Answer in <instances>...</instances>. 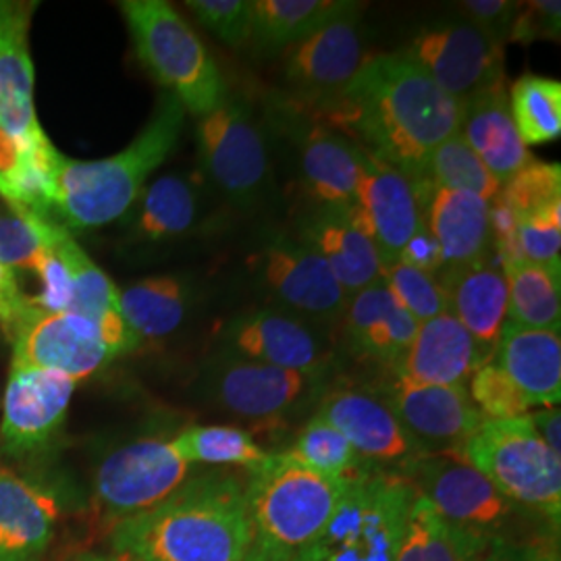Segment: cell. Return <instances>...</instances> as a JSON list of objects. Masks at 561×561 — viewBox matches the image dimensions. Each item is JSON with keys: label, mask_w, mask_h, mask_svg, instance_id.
<instances>
[{"label": "cell", "mask_w": 561, "mask_h": 561, "mask_svg": "<svg viewBox=\"0 0 561 561\" xmlns=\"http://www.w3.org/2000/svg\"><path fill=\"white\" fill-rule=\"evenodd\" d=\"M463 106L401 53L370 55L358 76L317 113L324 127L347 134L364 152L391 164L414 183L422 202L426 162L458 134Z\"/></svg>", "instance_id": "obj_1"}, {"label": "cell", "mask_w": 561, "mask_h": 561, "mask_svg": "<svg viewBox=\"0 0 561 561\" xmlns=\"http://www.w3.org/2000/svg\"><path fill=\"white\" fill-rule=\"evenodd\" d=\"M113 553L140 561H243L254 542L245 479L190 477L167 500L111 530Z\"/></svg>", "instance_id": "obj_2"}, {"label": "cell", "mask_w": 561, "mask_h": 561, "mask_svg": "<svg viewBox=\"0 0 561 561\" xmlns=\"http://www.w3.org/2000/svg\"><path fill=\"white\" fill-rule=\"evenodd\" d=\"M185 108L164 92L152 117L127 148L101 161H73L60 154L53 208L69 229H96L125 217L148 178L175 150L185 125Z\"/></svg>", "instance_id": "obj_3"}, {"label": "cell", "mask_w": 561, "mask_h": 561, "mask_svg": "<svg viewBox=\"0 0 561 561\" xmlns=\"http://www.w3.org/2000/svg\"><path fill=\"white\" fill-rule=\"evenodd\" d=\"M129 36L141 65L198 119L227 99L221 69L194 27L164 0H123Z\"/></svg>", "instance_id": "obj_4"}, {"label": "cell", "mask_w": 561, "mask_h": 561, "mask_svg": "<svg viewBox=\"0 0 561 561\" xmlns=\"http://www.w3.org/2000/svg\"><path fill=\"white\" fill-rule=\"evenodd\" d=\"M350 482L322 477L287 451L268 454L245 479L254 541L298 556L333 516Z\"/></svg>", "instance_id": "obj_5"}, {"label": "cell", "mask_w": 561, "mask_h": 561, "mask_svg": "<svg viewBox=\"0 0 561 561\" xmlns=\"http://www.w3.org/2000/svg\"><path fill=\"white\" fill-rule=\"evenodd\" d=\"M416 489L401 474H362L347 484L337 510L298 561H398Z\"/></svg>", "instance_id": "obj_6"}, {"label": "cell", "mask_w": 561, "mask_h": 561, "mask_svg": "<svg viewBox=\"0 0 561 561\" xmlns=\"http://www.w3.org/2000/svg\"><path fill=\"white\" fill-rule=\"evenodd\" d=\"M470 461L516 507L537 514L560 530L561 456L553 454L528 414L510 421H484L463 445Z\"/></svg>", "instance_id": "obj_7"}, {"label": "cell", "mask_w": 561, "mask_h": 561, "mask_svg": "<svg viewBox=\"0 0 561 561\" xmlns=\"http://www.w3.org/2000/svg\"><path fill=\"white\" fill-rule=\"evenodd\" d=\"M198 152L204 173L240 206L261 201L268 181V152L261 127L240 99H227L198 119Z\"/></svg>", "instance_id": "obj_8"}, {"label": "cell", "mask_w": 561, "mask_h": 561, "mask_svg": "<svg viewBox=\"0 0 561 561\" xmlns=\"http://www.w3.org/2000/svg\"><path fill=\"white\" fill-rule=\"evenodd\" d=\"M192 474L173 439L144 437L113 449L94 474L96 503L115 524L154 507Z\"/></svg>", "instance_id": "obj_9"}, {"label": "cell", "mask_w": 561, "mask_h": 561, "mask_svg": "<svg viewBox=\"0 0 561 561\" xmlns=\"http://www.w3.org/2000/svg\"><path fill=\"white\" fill-rule=\"evenodd\" d=\"M400 53L461 106L505 81V46L468 21L433 23Z\"/></svg>", "instance_id": "obj_10"}, {"label": "cell", "mask_w": 561, "mask_h": 561, "mask_svg": "<svg viewBox=\"0 0 561 561\" xmlns=\"http://www.w3.org/2000/svg\"><path fill=\"white\" fill-rule=\"evenodd\" d=\"M443 518L481 537H500L516 505L461 456H424L403 474Z\"/></svg>", "instance_id": "obj_11"}, {"label": "cell", "mask_w": 561, "mask_h": 561, "mask_svg": "<svg viewBox=\"0 0 561 561\" xmlns=\"http://www.w3.org/2000/svg\"><path fill=\"white\" fill-rule=\"evenodd\" d=\"M9 340L13 364L57 370L76 382L117 358L94 322L73 312H44L32 300Z\"/></svg>", "instance_id": "obj_12"}, {"label": "cell", "mask_w": 561, "mask_h": 561, "mask_svg": "<svg viewBox=\"0 0 561 561\" xmlns=\"http://www.w3.org/2000/svg\"><path fill=\"white\" fill-rule=\"evenodd\" d=\"M379 393L424 456H461L486 421L466 385H416L393 377Z\"/></svg>", "instance_id": "obj_13"}, {"label": "cell", "mask_w": 561, "mask_h": 561, "mask_svg": "<svg viewBox=\"0 0 561 561\" xmlns=\"http://www.w3.org/2000/svg\"><path fill=\"white\" fill-rule=\"evenodd\" d=\"M76 381L57 370L11 364L0 424V449L21 458L38 454L57 437Z\"/></svg>", "instance_id": "obj_14"}, {"label": "cell", "mask_w": 561, "mask_h": 561, "mask_svg": "<svg viewBox=\"0 0 561 561\" xmlns=\"http://www.w3.org/2000/svg\"><path fill=\"white\" fill-rule=\"evenodd\" d=\"M368 57L358 13H354L289 46L283 78L304 104L319 113L358 76Z\"/></svg>", "instance_id": "obj_15"}, {"label": "cell", "mask_w": 561, "mask_h": 561, "mask_svg": "<svg viewBox=\"0 0 561 561\" xmlns=\"http://www.w3.org/2000/svg\"><path fill=\"white\" fill-rule=\"evenodd\" d=\"M319 416L335 426L362 460L377 470L403 474L414 461L424 458L379 391L360 387L333 389L322 398Z\"/></svg>", "instance_id": "obj_16"}, {"label": "cell", "mask_w": 561, "mask_h": 561, "mask_svg": "<svg viewBox=\"0 0 561 561\" xmlns=\"http://www.w3.org/2000/svg\"><path fill=\"white\" fill-rule=\"evenodd\" d=\"M254 262L266 291L285 312L304 321L329 322L343 317L347 294L327 262L304 241H271Z\"/></svg>", "instance_id": "obj_17"}, {"label": "cell", "mask_w": 561, "mask_h": 561, "mask_svg": "<svg viewBox=\"0 0 561 561\" xmlns=\"http://www.w3.org/2000/svg\"><path fill=\"white\" fill-rule=\"evenodd\" d=\"M314 377L298 370L219 354L206 370V393L222 410L252 421L275 419L298 405L314 387Z\"/></svg>", "instance_id": "obj_18"}, {"label": "cell", "mask_w": 561, "mask_h": 561, "mask_svg": "<svg viewBox=\"0 0 561 561\" xmlns=\"http://www.w3.org/2000/svg\"><path fill=\"white\" fill-rule=\"evenodd\" d=\"M356 206L362 227L379 250L382 268L400 259L405 243L424 225V202L414 183L364 150Z\"/></svg>", "instance_id": "obj_19"}, {"label": "cell", "mask_w": 561, "mask_h": 561, "mask_svg": "<svg viewBox=\"0 0 561 561\" xmlns=\"http://www.w3.org/2000/svg\"><path fill=\"white\" fill-rule=\"evenodd\" d=\"M225 352L248 360L298 370L319 379L327 352L310 324L285 310L264 308L236 317L222 331Z\"/></svg>", "instance_id": "obj_20"}, {"label": "cell", "mask_w": 561, "mask_h": 561, "mask_svg": "<svg viewBox=\"0 0 561 561\" xmlns=\"http://www.w3.org/2000/svg\"><path fill=\"white\" fill-rule=\"evenodd\" d=\"M34 7L32 2H0V129L18 150L46 136L34 104V65L27 42Z\"/></svg>", "instance_id": "obj_21"}, {"label": "cell", "mask_w": 561, "mask_h": 561, "mask_svg": "<svg viewBox=\"0 0 561 561\" xmlns=\"http://www.w3.org/2000/svg\"><path fill=\"white\" fill-rule=\"evenodd\" d=\"M491 354L449 312L419 324L408 350L391 364L393 377L416 385H466Z\"/></svg>", "instance_id": "obj_22"}, {"label": "cell", "mask_w": 561, "mask_h": 561, "mask_svg": "<svg viewBox=\"0 0 561 561\" xmlns=\"http://www.w3.org/2000/svg\"><path fill=\"white\" fill-rule=\"evenodd\" d=\"M304 243L327 262L347 298L381 280V256L362 227L356 204L321 208L306 222Z\"/></svg>", "instance_id": "obj_23"}, {"label": "cell", "mask_w": 561, "mask_h": 561, "mask_svg": "<svg viewBox=\"0 0 561 561\" xmlns=\"http://www.w3.org/2000/svg\"><path fill=\"white\" fill-rule=\"evenodd\" d=\"M447 312L479 341L491 358L507 321V280L489 259L449 264L439 271Z\"/></svg>", "instance_id": "obj_24"}, {"label": "cell", "mask_w": 561, "mask_h": 561, "mask_svg": "<svg viewBox=\"0 0 561 561\" xmlns=\"http://www.w3.org/2000/svg\"><path fill=\"white\" fill-rule=\"evenodd\" d=\"M57 528V503L0 466V561H44Z\"/></svg>", "instance_id": "obj_25"}, {"label": "cell", "mask_w": 561, "mask_h": 561, "mask_svg": "<svg viewBox=\"0 0 561 561\" xmlns=\"http://www.w3.org/2000/svg\"><path fill=\"white\" fill-rule=\"evenodd\" d=\"M491 362L518 385L533 405L558 408L561 398V337L551 329L505 321Z\"/></svg>", "instance_id": "obj_26"}, {"label": "cell", "mask_w": 561, "mask_h": 561, "mask_svg": "<svg viewBox=\"0 0 561 561\" xmlns=\"http://www.w3.org/2000/svg\"><path fill=\"white\" fill-rule=\"evenodd\" d=\"M424 227L442 245L445 266L484 261L493 248L491 202L474 194L431 185L424 198Z\"/></svg>", "instance_id": "obj_27"}, {"label": "cell", "mask_w": 561, "mask_h": 561, "mask_svg": "<svg viewBox=\"0 0 561 561\" xmlns=\"http://www.w3.org/2000/svg\"><path fill=\"white\" fill-rule=\"evenodd\" d=\"M460 131L502 185L535 161L512 119L505 81L463 104Z\"/></svg>", "instance_id": "obj_28"}, {"label": "cell", "mask_w": 561, "mask_h": 561, "mask_svg": "<svg viewBox=\"0 0 561 561\" xmlns=\"http://www.w3.org/2000/svg\"><path fill=\"white\" fill-rule=\"evenodd\" d=\"M53 245L67 264L73 285L67 312L80 314L94 322L115 356L138 347L140 341L136 340L121 314L119 289L115 287V283L81 250L78 241L71 238L65 227H60Z\"/></svg>", "instance_id": "obj_29"}, {"label": "cell", "mask_w": 561, "mask_h": 561, "mask_svg": "<svg viewBox=\"0 0 561 561\" xmlns=\"http://www.w3.org/2000/svg\"><path fill=\"white\" fill-rule=\"evenodd\" d=\"M419 322L408 314L382 279L358 291L343 310L345 340L366 358L393 364L414 340Z\"/></svg>", "instance_id": "obj_30"}, {"label": "cell", "mask_w": 561, "mask_h": 561, "mask_svg": "<svg viewBox=\"0 0 561 561\" xmlns=\"http://www.w3.org/2000/svg\"><path fill=\"white\" fill-rule=\"evenodd\" d=\"M301 180L322 208L352 206L358 201L362 148L337 131L314 125L301 138Z\"/></svg>", "instance_id": "obj_31"}, {"label": "cell", "mask_w": 561, "mask_h": 561, "mask_svg": "<svg viewBox=\"0 0 561 561\" xmlns=\"http://www.w3.org/2000/svg\"><path fill=\"white\" fill-rule=\"evenodd\" d=\"M202 210L201 183L169 173L146 185L127 215L138 240L171 241L190 236L201 225Z\"/></svg>", "instance_id": "obj_32"}, {"label": "cell", "mask_w": 561, "mask_h": 561, "mask_svg": "<svg viewBox=\"0 0 561 561\" xmlns=\"http://www.w3.org/2000/svg\"><path fill=\"white\" fill-rule=\"evenodd\" d=\"M252 41L264 50H283L306 41L333 21L360 13L352 0H252Z\"/></svg>", "instance_id": "obj_33"}, {"label": "cell", "mask_w": 561, "mask_h": 561, "mask_svg": "<svg viewBox=\"0 0 561 561\" xmlns=\"http://www.w3.org/2000/svg\"><path fill=\"white\" fill-rule=\"evenodd\" d=\"M190 294L187 283L173 275L136 280L119 291L121 314L136 340H162L180 329Z\"/></svg>", "instance_id": "obj_34"}, {"label": "cell", "mask_w": 561, "mask_h": 561, "mask_svg": "<svg viewBox=\"0 0 561 561\" xmlns=\"http://www.w3.org/2000/svg\"><path fill=\"white\" fill-rule=\"evenodd\" d=\"M507 280V322L560 331L561 268L551 264L502 262Z\"/></svg>", "instance_id": "obj_35"}, {"label": "cell", "mask_w": 561, "mask_h": 561, "mask_svg": "<svg viewBox=\"0 0 561 561\" xmlns=\"http://www.w3.org/2000/svg\"><path fill=\"white\" fill-rule=\"evenodd\" d=\"M486 542V537L445 520L433 503L416 493L398 561H474Z\"/></svg>", "instance_id": "obj_36"}, {"label": "cell", "mask_w": 561, "mask_h": 561, "mask_svg": "<svg viewBox=\"0 0 561 561\" xmlns=\"http://www.w3.org/2000/svg\"><path fill=\"white\" fill-rule=\"evenodd\" d=\"M510 113L522 144L541 146L561 136V83L541 76H524L510 90Z\"/></svg>", "instance_id": "obj_37"}, {"label": "cell", "mask_w": 561, "mask_h": 561, "mask_svg": "<svg viewBox=\"0 0 561 561\" xmlns=\"http://www.w3.org/2000/svg\"><path fill=\"white\" fill-rule=\"evenodd\" d=\"M287 454L322 477L337 481H356L362 474L377 470L362 460L352 443L319 414L306 422Z\"/></svg>", "instance_id": "obj_38"}, {"label": "cell", "mask_w": 561, "mask_h": 561, "mask_svg": "<svg viewBox=\"0 0 561 561\" xmlns=\"http://www.w3.org/2000/svg\"><path fill=\"white\" fill-rule=\"evenodd\" d=\"M181 460L208 466L254 468L266 460V451L250 433L238 426H187L173 439Z\"/></svg>", "instance_id": "obj_39"}, {"label": "cell", "mask_w": 561, "mask_h": 561, "mask_svg": "<svg viewBox=\"0 0 561 561\" xmlns=\"http://www.w3.org/2000/svg\"><path fill=\"white\" fill-rule=\"evenodd\" d=\"M426 185L474 194L489 202L502 190V183L482 164L461 131L442 141L428 157Z\"/></svg>", "instance_id": "obj_40"}, {"label": "cell", "mask_w": 561, "mask_h": 561, "mask_svg": "<svg viewBox=\"0 0 561 561\" xmlns=\"http://www.w3.org/2000/svg\"><path fill=\"white\" fill-rule=\"evenodd\" d=\"M60 227V222L25 208H11L0 215V264L11 271H36Z\"/></svg>", "instance_id": "obj_41"}, {"label": "cell", "mask_w": 561, "mask_h": 561, "mask_svg": "<svg viewBox=\"0 0 561 561\" xmlns=\"http://www.w3.org/2000/svg\"><path fill=\"white\" fill-rule=\"evenodd\" d=\"M497 201L516 219L539 217L561 210V167L558 162L533 161L502 185Z\"/></svg>", "instance_id": "obj_42"}, {"label": "cell", "mask_w": 561, "mask_h": 561, "mask_svg": "<svg viewBox=\"0 0 561 561\" xmlns=\"http://www.w3.org/2000/svg\"><path fill=\"white\" fill-rule=\"evenodd\" d=\"M381 279L396 301L419 324L447 312L445 294L433 273L421 271L408 262L396 261L382 268Z\"/></svg>", "instance_id": "obj_43"}, {"label": "cell", "mask_w": 561, "mask_h": 561, "mask_svg": "<svg viewBox=\"0 0 561 561\" xmlns=\"http://www.w3.org/2000/svg\"><path fill=\"white\" fill-rule=\"evenodd\" d=\"M468 393L486 421L520 419L530 414V408H535L518 389V385L493 362L474 370Z\"/></svg>", "instance_id": "obj_44"}, {"label": "cell", "mask_w": 561, "mask_h": 561, "mask_svg": "<svg viewBox=\"0 0 561 561\" xmlns=\"http://www.w3.org/2000/svg\"><path fill=\"white\" fill-rule=\"evenodd\" d=\"M185 4L227 46L240 48L252 41V0H190Z\"/></svg>", "instance_id": "obj_45"}, {"label": "cell", "mask_w": 561, "mask_h": 561, "mask_svg": "<svg viewBox=\"0 0 561 561\" xmlns=\"http://www.w3.org/2000/svg\"><path fill=\"white\" fill-rule=\"evenodd\" d=\"M518 261L560 266L561 210L516 219Z\"/></svg>", "instance_id": "obj_46"}, {"label": "cell", "mask_w": 561, "mask_h": 561, "mask_svg": "<svg viewBox=\"0 0 561 561\" xmlns=\"http://www.w3.org/2000/svg\"><path fill=\"white\" fill-rule=\"evenodd\" d=\"M561 2L560 0H533L520 2L518 13L512 21L507 42L530 44V42L560 41Z\"/></svg>", "instance_id": "obj_47"}, {"label": "cell", "mask_w": 561, "mask_h": 561, "mask_svg": "<svg viewBox=\"0 0 561 561\" xmlns=\"http://www.w3.org/2000/svg\"><path fill=\"white\" fill-rule=\"evenodd\" d=\"M36 273L41 277L42 289L38 296L30 298L32 304L44 312H53V314L67 312L69 304H71L73 285H71L69 268H67L65 261L60 259L59 252L55 250V245L44 254Z\"/></svg>", "instance_id": "obj_48"}, {"label": "cell", "mask_w": 561, "mask_h": 561, "mask_svg": "<svg viewBox=\"0 0 561 561\" xmlns=\"http://www.w3.org/2000/svg\"><path fill=\"white\" fill-rule=\"evenodd\" d=\"M518 7L520 2L514 0H463L458 4V13L460 20L474 25L486 38L505 46Z\"/></svg>", "instance_id": "obj_49"}, {"label": "cell", "mask_w": 561, "mask_h": 561, "mask_svg": "<svg viewBox=\"0 0 561 561\" xmlns=\"http://www.w3.org/2000/svg\"><path fill=\"white\" fill-rule=\"evenodd\" d=\"M27 306H30V296L21 291L15 271L0 264V329L4 331L7 337H11L13 329L18 327Z\"/></svg>", "instance_id": "obj_50"}, {"label": "cell", "mask_w": 561, "mask_h": 561, "mask_svg": "<svg viewBox=\"0 0 561 561\" xmlns=\"http://www.w3.org/2000/svg\"><path fill=\"white\" fill-rule=\"evenodd\" d=\"M398 261L408 262V264L426 271V273H433V275H437L445 266L442 245L431 236V231L424 225L405 243Z\"/></svg>", "instance_id": "obj_51"}, {"label": "cell", "mask_w": 561, "mask_h": 561, "mask_svg": "<svg viewBox=\"0 0 561 561\" xmlns=\"http://www.w3.org/2000/svg\"><path fill=\"white\" fill-rule=\"evenodd\" d=\"M528 421L537 435L541 437L542 443L561 456V414L560 408H545L541 412L528 414Z\"/></svg>", "instance_id": "obj_52"}, {"label": "cell", "mask_w": 561, "mask_h": 561, "mask_svg": "<svg viewBox=\"0 0 561 561\" xmlns=\"http://www.w3.org/2000/svg\"><path fill=\"white\" fill-rule=\"evenodd\" d=\"M526 558L528 542L512 541L505 535H500L489 539L474 561H526Z\"/></svg>", "instance_id": "obj_53"}, {"label": "cell", "mask_w": 561, "mask_h": 561, "mask_svg": "<svg viewBox=\"0 0 561 561\" xmlns=\"http://www.w3.org/2000/svg\"><path fill=\"white\" fill-rule=\"evenodd\" d=\"M243 561H298V556L254 541L252 542V547H250V551H248V556L243 558Z\"/></svg>", "instance_id": "obj_54"}, {"label": "cell", "mask_w": 561, "mask_h": 561, "mask_svg": "<svg viewBox=\"0 0 561 561\" xmlns=\"http://www.w3.org/2000/svg\"><path fill=\"white\" fill-rule=\"evenodd\" d=\"M526 561H560L558 541L528 542Z\"/></svg>", "instance_id": "obj_55"}, {"label": "cell", "mask_w": 561, "mask_h": 561, "mask_svg": "<svg viewBox=\"0 0 561 561\" xmlns=\"http://www.w3.org/2000/svg\"><path fill=\"white\" fill-rule=\"evenodd\" d=\"M69 561H140L129 558V556H121V553H96V551H85Z\"/></svg>", "instance_id": "obj_56"}]
</instances>
